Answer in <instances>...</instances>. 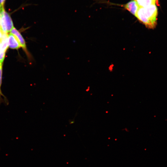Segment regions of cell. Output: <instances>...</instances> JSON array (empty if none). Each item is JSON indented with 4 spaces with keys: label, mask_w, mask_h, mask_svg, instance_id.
<instances>
[{
    "label": "cell",
    "mask_w": 167,
    "mask_h": 167,
    "mask_svg": "<svg viewBox=\"0 0 167 167\" xmlns=\"http://www.w3.org/2000/svg\"><path fill=\"white\" fill-rule=\"evenodd\" d=\"M157 9L155 4L139 7L135 16L147 28H154L157 24Z\"/></svg>",
    "instance_id": "obj_1"
},
{
    "label": "cell",
    "mask_w": 167,
    "mask_h": 167,
    "mask_svg": "<svg viewBox=\"0 0 167 167\" xmlns=\"http://www.w3.org/2000/svg\"><path fill=\"white\" fill-rule=\"evenodd\" d=\"M1 26L2 32L6 33L11 32L14 27L10 15L5 11L4 7L1 11Z\"/></svg>",
    "instance_id": "obj_2"
},
{
    "label": "cell",
    "mask_w": 167,
    "mask_h": 167,
    "mask_svg": "<svg viewBox=\"0 0 167 167\" xmlns=\"http://www.w3.org/2000/svg\"><path fill=\"white\" fill-rule=\"evenodd\" d=\"M10 32L17 37L21 47L27 55L28 58L30 60L32 59V56L28 51L25 41L20 32L14 27L12 28Z\"/></svg>",
    "instance_id": "obj_3"
},
{
    "label": "cell",
    "mask_w": 167,
    "mask_h": 167,
    "mask_svg": "<svg viewBox=\"0 0 167 167\" xmlns=\"http://www.w3.org/2000/svg\"><path fill=\"white\" fill-rule=\"evenodd\" d=\"M123 7L135 16L139 7L135 0H131L123 5Z\"/></svg>",
    "instance_id": "obj_4"
},
{
    "label": "cell",
    "mask_w": 167,
    "mask_h": 167,
    "mask_svg": "<svg viewBox=\"0 0 167 167\" xmlns=\"http://www.w3.org/2000/svg\"><path fill=\"white\" fill-rule=\"evenodd\" d=\"M8 46L11 49H17L21 47L17 37L10 33L8 36Z\"/></svg>",
    "instance_id": "obj_5"
},
{
    "label": "cell",
    "mask_w": 167,
    "mask_h": 167,
    "mask_svg": "<svg viewBox=\"0 0 167 167\" xmlns=\"http://www.w3.org/2000/svg\"><path fill=\"white\" fill-rule=\"evenodd\" d=\"M139 7H145L151 5L158 4V0H135Z\"/></svg>",
    "instance_id": "obj_6"
},
{
    "label": "cell",
    "mask_w": 167,
    "mask_h": 167,
    "mask_svg": "<svg viewBox=\"0 0 167 167\" xmlns=\"http://www.w3.org/2000/svg\"><path fill=\"white\" fill-rule=\"evenodd\" d=\"M2 64L0 63V104L3 101L8 105V102L6 96L3 94L1 90V86L2 84Z\"/></svg>",
    "instance_id": "obj_7"
},
{
    "label": "cell",
    "mask_w": 167,
    "mask_h": 167,
    "mask_svg": "<svg viewBox=\"0 0 167 167\" xmlns=\"http://www.w3.org/2000/svg\"><path fill=\"white\" fill-rule=\"evenodd\" d=\"M6 52L0 51V63L2 64L4 60Z\"/></svg>",
    "instance_id": "obj_8"
},
{
    "label": "cell",
    "mask_w": 167,
    "mask_h": 167,
    "mask_svg": "<svg viewBox=\"0 0 167 167\" xmlns=\"http://www.w3.org/2000/svg\"><path fill=\"white\" fill-rule=\"evenodd\" d=\"M6 0H0V6H4L5 2Z\"/></svg>",
    "instance_id": "obj_9"
},
{
    "label": "cell",
    "mask_w": 167,
    "mask_h": 167,
    "mask_svg": "<svg viewBox=\"0 0 167 167\" xmlns=\"http://www.w3.org/2000/svg\"><path fill=\"white\" fill-rule=\"evenodd\" d=\"M4 7V6H3ZM3 7H1L0 6V29L2 30L1 26V11L2 8Z\"/></svg>",
    "instance_id": "obj_10"
},
{
    "label": "cell",
    "mask_w": 167,
    "mask_h": 167,
    "mask_svg": "<svg viewBox=\"0 0 167 167\" xmlns=\"http://www.w3.org/2000/svg\"><path fill=\"white\" fill-rule=\"evenodd\" d=\"M3 32L0 29V39L1 38Z\"/></svg>",
    "instance_id": "obj_11"
}]
</instances>
